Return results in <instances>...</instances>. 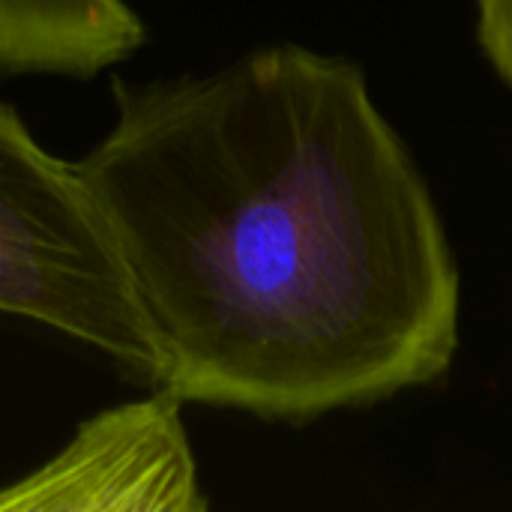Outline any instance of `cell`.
Returning <instances> with one entry per match:
<instances>
[{
	"label": "cell",
	"mask_w": 512,
	"mask_h": 512,
	"mask_svg": "<svg viewBox=\"0 0 512 512\" xmlns=\"http://www.w3.org/2000/svg\"><path fill=\"white\" fill-rule=\"evenodd\" d=\"M477 36L495 72L512 84V0H477Z\"/></svg>",
	"instance_id": "5"
},
{
	"label": "cell",
	"mask_w": 512,
	"mask_h": 512,
	"mask_svg": "<svg viewBox=\"0 0 512 512\" xmlns=\"http://www.w3.org/2000/svg\"><path fill=\"white\" fill-rule=\"evenodd\" d=\"M165 390L84 420L36 471L0 486L9 510H207L195 453Z\"/></svg>",
	"instance_id": "3"
},
{
	"label": "cell",
	"mask_w": 512,
	"mask_h": 512,
	"mask_svg": "<svg viewBox=\"0 0 512 512\" xmlns=\"http://www.w3.org/2000/svg\"><path fill=\"white\" fill-rule=\"evenodd\" d=\"M75 171L183 405L312 420L441 378L459 267L363 72L270 45L207 75L114 81Z\"/></svg>",
	"instance_id": "1"
},
{
	"label": "cell",
	"mask_w": 512,
	"mask_h": 512,
	"mask_svg": "<svg viewBox=\"0 0 512 512\" xmlns=\"http://www.w3.org/2000/svg\"><path fill=\"white\" fill-rule=\"evenodd\" d=\"M147 42L126 0H0V75L87 81Z\"/></svg>",
	"instance_id": "4"
},
{
	"label": "cell",
	"mask_w": 512,
	"mask_h": 512,
	"mask_svg": "<svg viewBox=\"0 0 512 512\" xmlns=\"http://www.w3.org/2000/svg\"><path fill=\"white\" fill-rule=\"evenodd\" d=\"M0 315L72 339L156 387L162 360L75 162L0 99Z\"/></svg>",
	"instance_id": "2"
}]
</instances>
